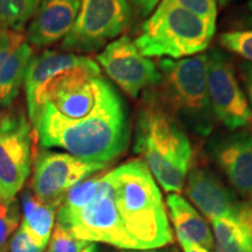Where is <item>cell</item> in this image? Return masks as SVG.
Instances as JSON below:
<instances>
[{
    "label": "cell",
    "mask_w": 252,
    "mask_h": 252,
    "mask_svg": "<svg viewBox=\"0 0 252 252\" xmlns=\"http://www.w3.org/2000/svg\"><path fill=\"white\" fill-rule=\"evenodd\" d=\"M215 252H252V201L232 216L210 220Z\"/></svg>",
    "instance_id": "17"
},
{
    "label": "cell",
    "mask_w": 252,
    "mask_h": 252,
    "mask_svg": "<svg viewBox=\"0 0 252 252\" xmlns=\"http://www.w3.org/2000/svg\"><path fill=\"white\" fill-rule=\"evenodd\" d=\"M128 252H158V251H128Z\"/></svg>",
    "instance_id": "33"
},
{
    "label": "cell",
    "mask_w": 252,
    "mask_h": 252,
    "mask_svg": "<svg viewBox=\"0 0 252 252\" xmlns=\"http://www.w3.org/2000/svg\"><path fill=\"white\" fill-rule=\"evenodd\" d=\"M161 0H127L133 7L134 12L141 18H147L154 12L157 6L160 4Z\"/></svg>",
    "instance_id": "26"
},
{
    "label": "cell",
    "mask_w": 252,
    "mask_h": 252,
    "mask_svg": "<svg viewBox=\"0 0 252 252\" xmlns=\"http://www.w3.org/2000/svg\"><path fill=\"white\" fill-rule=\"evenodd\" d=\"M172 252H179L178 250H176V249L174 248V249H172Z\"/></svg>",
    "instance_id": "34"
},
{
    "label": "cell",
    "mask_w": 252,
    "mask_h": 252,
    "mask_svg": "<svg viewBox=\"0 0 252 252\" xmlns=\"http://www.w3.org/2000/svg\"><path fill=\"white\" fill-rule=\"evenodd\" d=\"M179 242H180V245L184 252H210L207 249L200 247V245L195 244L193 242H189L185 238H179Z\"/></svg>",
    "instance_id": "28"
},
{
    "label": "cell",
    "mask_w": 252,
    "mask_h": 252,
    "mask_svg": "<svg viewBox=\"0 0 252 252\" xmlns=\"http://www.w3.org/2000/svg\"><path fill=\"white\" fill-rule=\"evenodd\" d=\"M41 0H0V31L25 32Z\"/></svg>",
    "instance_id": "20"
},
{
    "label": "cell",
    "mask_w": 252,
    "mask_h": 252,
    "mask_svg": "<svg viewBox=\"0 0 252 252\" xmlns=\"http://www.w3.org/2000/svg\"><path fill=\"white\" fill-rule=\"evenodd\" d=\"M34 137L30 119L17 103L0 116V198L11 200L26 184L33 167Z\"/></svg>",
    "instance_id": "8"
},
{
    "label": "cell",
    "mask_w": 252,
    "mask_h": 252,
    "mask_svg": "<svg viewBox=\"0 0 252 252\" xmlns=\"http://www.w3.org/2000/svg\"><path fill=\"white\" fill-rule=\"evenodd\" d=\"M248 9H249V12H250V15H251V18H252V0H249Z\"/></svg>",
    "instance_id": "31"
},
{
    "label": "cell",
    "mask_w": 252,
    "mask_h": 252,
    "mask_svg": "<svg viewBox=\"0 0 252 252\" xmlns=\"http://www.w3.org/2000/svg\"><path fill=\"white\" fill-rule=\"evenodd\" d=\"M220 45L223 48L252 63V30L234 31L220 34Z\"/></svg>",
    "instance_id": "22"
},
{
    "label": "cell",
    "mask_w": 252,
    "mask_h": 252,
    "mask_svg": "<svg viewBox=\"0 0 252 252\" xmlns=\"http://www.w3.org/2000/svg\"><path fill=\"white\" fill-rule=\"evenodd\" d=\"M4 109H5L4 106H2L1 104H0V116H1V113H2V111H4Z\"/></svg>",
    "instance_id": "32"
},
{
    "label": "cell",
    "mask_w": 252,
    "mask_h": 252,
    "mask_svg": "<svg viewBox=\"0 0 252 252\" xmlns=\"http://www.w3.org/2000/svg\"><path fill=\"white\" fill-rule=\"evenodd\" d=\"M215 1H216V5H219L220 8H223V7H226V6H229L230 4H232V2L239 1V0H215Z\"/></svg>",
    "instance_id": "30"
},
{
    "label": "cell",
    "mask_w": 252,
    "mask_h": 252,
    "mask_svg": "<svg viewBox=\"0 0 252 252\" xmlns=\"http://www.w3.org/2000/svg\"><path fill=\"white\" fill-rule=\"evenodd\" d=\"M21 220L20 204L17 197L11 200L0 198V252H7L9 239Z\"/></svg>",
    "instance_id": "21"
},
{
    "label": "cell",
    "mask_w": 252,
    "mask_h": 252,
    "mask_svg": "<svg viewBox=\"0 0 252 252\" xmlns=\"http://www.w3.org/2000/svg\"><path fill=\"white\" fill-rule=\"evenodd\" d=\"M105 163L82 160L69 153L42 149L33 162L32 191L58 209L72 187L105 168Z\"/></svg>",
    "instance_id": "10"
},
{
    "label": "cell",
    "mask_w": 252,
    "mask_h": 252,
    "mask_svg": "<svg viewBox=\"0 0 252 252\" xmlns=\"http://www.w3.org/2000/svg\"><path fill=\"white\" fill-rule=\"evenodd\" d=\"M34 55L25 32L0 31V104L4 108L17 102Z\"/></svg>",
    "instance_id": "14"
},
{
    "label": "cell",
    "mask_w": 252,
    "mask_h": 252,
    "mask_svg": "<svg viewBox=\"0 0 252 252\" xmlns=\"http://www.w3.org/2000/svg\"><path fill=\"white\" fill-rule=\"evenodd\" d=\"M239 67H241V74L242 77H243L245 89H247V98H249L252 109V63L244 61L241 63Z\"/></svg>",
    "instance_id": "27"
},
{
    "label": "cell",
    "mask_w": 252,
    "mask_h": 252,
    "mask_svg": "<svg viewBox=\"0 0 252 252\" xmlns=\"http://www.w3.org/2000/svg\"><path fill=\"white\" fill-rule=\"evenodd\" d=\"M9 252H43L45 249L37 245L23 228L17 229L8 243Z\"/></svg>",
    "instance_id": "25"
},
{
    "label": "cell",
    "mask_w": 252,
    "mask_h": 252,
    "mask_svg": "<svg viewBox=\"0 0 252 252\" xmlns=\"http://www.w3.org/2000/svg\"><path fill=\"white\" fill-rule=\"evenodd\" d=\"M20 207V228H23L37 245L46 249L55 226L58 209L40 200L32 189H25L21 193Z\"/></svg>",
    "instance_id": "19"
},
{
    "label": "cell",
    "mask_w": 252,
    "mask_h": 252,
    "mask_svg": "<svg viewBox=\"0 0 252 252\" xmlns=\"http://www.w3.org/2000/svg\"><path fill=\"white\" fill-rule=\"evenodd\" d=\"M56 220L81 241L137 250L123 224L105 174L90 176L72 187L58 208Z\"/></svg>",
    "instance_id": "4"
},
{
    "label": "cell",
    "mask_w": 252,
    "mask_h": 252,
    "mask_svg": "<svg viewBox=\"0 0 252 252\" xmlns=\"http://www.w3.org/2000/svg\"><path fill=\"white\" fill-rule=\"evenodd\" d=\"M216 24L209 23L171 0H161L141 26L134 45L146 58L180 60L208 48Z\"/></svg>",
    "instance_id": "6"
},
{
    "label": "cell",
    "mask_w": 252,
    "mask_h": 252,
    "mask_svg": "<svg viewBox=\"0 0 252 252\" xmlns=\"http://www.w3.org/2000/svg\"><path fill=\"white\" fill-rule=\"evenodd\" d=\"M33 128L42 149L58 147L105 165L124 153L130 138L124 104L111 86L89 115L67 121L43 110Z\"/></svg>",
    "instance_id": "1"
},
{
    "label": "cell",
    "mask_w": 252,
    "mask_h": 252,
    "mask_svg": "<svg viewBox=\"0 0 252 252\" xmlns=\"http://www.w3.org/2000/svg\"><path fill=\"white\" fill-rule=\"evenodd\" d=\"M169 217L178 238H185L207 250H214V235L207 220L181 195L172 193L166 198Z\"/></svg>",
    "instance_id": "18"
},
{
    "label": "cell",
    "mask_w": 252,
    "mask_h": 252,
    "mask_svg": "<svg viewBox=\"0 0 252 252\" xmlns=\"http://www.w3.org/2000/svg\"><path fill=\"white\" fill-rule=\"evenodd\" d=\"M99 75L98 63L88 56L49 49L34 55L24 82L27 116L32 126L56 93L74 82Z\"/></svg>",
    "instance_id": "7"
},
{
    "label": "cell",
    "mask_w": 252,
    "mask_h": 252,
    "mask_svg": "<svg viewBox=\"0 0 252 252\" xmlns=\"http://www.w3.org/2000/svg\"><path fill=\"white\" fill-rule=\"evenodd\" d=\"M185 185L186 195L209 220L232 216L242 204L234 191L206 168L191 169Z\"/></svg>",
    "instance_id": "16"
},
{
    "label": "cell",
    "mask_w": 252,
    "mask_h": 252,
    "mask_svg": "<svg viewBox=\"0 0 252 252\" xmlns=\"http://www.w3.org/2000/svg\"><path fill=\"white\" fill-rule=\"evenodd\" d=\"M119 215L137 250L169 244L173 232L159 186L143 160L133 159L106 173Z\"/></svg>",
    "instance_id": "3"
},
{
    "label": "cell",
    "mask_w": 252,
    "mask_h": 252,
    "mask_svg": "<svg viewBox=\"0 0 252 252\" xmlns=\"http://www.w3.org/2000/svg\"><path fill=\"white\" fill-rule=\"evenodd\" d=\"M82 252H99V248L96 243H89L82 250Z\"/></svg>",
    "instance_id": "29"
},
{
    "label": "cell",
    "mask_w": 252,
    "mask_h": 252,
    "mask_svg": "<svg viewBox=\"0 0 252 252\" xmlns=\"http://www.w3.org/2000/svg\"><path fill=\"white\" fill-rule=\"evenodd\" d=\"M207 149L232 188L243 197L252 198V131L216 134Z\"/></svg>",
    "instance_id": "13"
},
{
    "label": "cell",
    "mask_w": 252,
    "mask_h": 252,
    "mask_svg": "<svg viewBox=\"0 0 252 252\" xmlns=\"http://www.w3.org/2000/svg\"><path fill=\"white\" fill-rule=\"evenodd\" d=\"M208 56V94L214 117L229 131L250 125L252 111L239 86L231 59L213 48Z\"/></svg>",
    "instance_id": "11"
},
{
    "label": "cell",
    "mask_w": 252,
    "mask_h": 252,
    "mask_svg": "<svg viewBox=\"0 0 252 252\" xmlns=\"http://www.w3.org/2000/svg\"><path fill=\"white\" fill-rule=\"evenodd\" d=\"M134 152L144 158L154 180L167 193L185 187L193 150L186 130L157 99L145 91L135 121Z\"/></svg>",
    "instance_id": "2"
},
{
    "label": "cell",
    "mask_w": 252,
    "mask_h": 252,
    "mask_svg": "<svg viewBox=\"0 0 252 252\" xmlns=\"http://www.w3.org/2000/svg\"><path fill=\"white\" fill-rule=\"evenodd\" d=\"M171 1L209 23L216 24L217 5L215 0H171Z\"/></svg>",
    "instance_id": "24"
},
{
    "label": "cell",
    "mask_w": 252,
    "mask_h": 252,
    "mask_svg": "<svg viewBox=\"0 0 252 252\" xmlns=\"http://www.w3.org/2000/svg\"><path fill=\"white\" fill-rule=\"evenodd\" d=\"M131 14L127 0H81L76 21L61 48L78 55L98 52L130 26Z\"/></svg>",
    "instance_id": "9"
},
{
    "label": "cell",
    "mask_w": 252,
    "mask_h": 252,
    "mask_svg": "<svg viewBox=\"0 0 252 252\" xmlns=\"http://www.w3.org/2000/svg\"><path fill=\"white\" fill-rule=\"evenodd\" d=\"M157 65L160 80L151 89L163 109L185 130L201 137L210 135L216 121L208 94L207 54L161 59Z\"/></svg>",
    "instance_id": "5"
},
{
    "label": "cell",
    "mask_w": 252,
    "mask_h": 252,
    "mask_svg": "<svg viewBox=\"0 0 252 252\" xmlns=\"http://www.w3.org/2000/svg\"><path fill=\"white\" fill-rule=\"evenodd\" d=\"M81 0H41L25 30L33 48H46L64 39L74 27Z\"/></svg>",
    "instance_id": "15"
},
{
    "label": "cell",
    "mask_w": 252,
    "mask_h": 252,
    "mask_svg": "<svg viewBox=\"0 0 252 252\" xmlns=\"http://www.w3.org/2000/svg\"><path fill=\"white\" fill-rule=\"evenodd\" d=\"M88 244V242L74 237L70 232L55 223L49 239L48 252H82Z\"/></svg>",
    "instance_id": "23"
},
{
    "label": "cell",
    "mask_w": 252,
    "mask_h": 252,
    "mask_svg": "<svg viewBox=\"0 0 252 252\" xmlns=\"http://www.w3.org/2000/svg\"><path fill=\"white\" fill-rule=\"evenodd\" d=\"M105 74L131 98L159 83L160 72L152 60L144 56L128 36L111 41L96 56Z\"/></svg>",
    "instance_id": "12"
},
{
    "label": "cell",
    "mask_w": 252,
    "mask_h": 252,
    "mask_svg": "<svg viewBox=\"0 0 252 252\" xmlns=\"http://www.w3.org/2000/svg\"><path fill=\"white\" fill-rule=\"evenodd\" d=\"M250 201H252V198H251V200H250Z\"/></svg>",
    "instance_id": "35"
}]
</instances>
